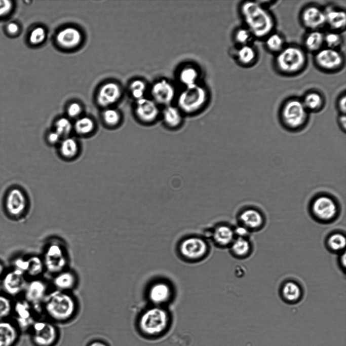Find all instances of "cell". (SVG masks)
<instances>
[{"instance_id":"obj_1","label":"cell","mask_w":346,"mask_h":346,"mask_svg":"<svg viewBox=\"0 0 346 346\" xmlns=\"http://www.w3.org/2000/svg\"><path fill=\"white\" fill-rule=\"evenodd\" d=\"M246 27L254 38L265 39L273 32L275 21L272 14L258 2H243L239 8Z\"/></svg>"},{"instance_id":"obj_2","label":"cell","mask_w":346,"mask_h":346,"mask_svg":"<svg viewBox=\"0 0 346 346\" xmlns=\"http://www.w3.org/2000/svg\"><path fill=\"white\" fill-rule=\"evenodd\" d=\"M50 319L57 322L69 320L77 311V302L69 292L55 290L48 293L41 304Z\"/></svg>"},{"instance_id":"obj_3","label":"cell","mask_w":346,"mask_h":346,"mask_svg":"<svg viewBox=\"0 0 346 346\" xmlns=\"http://www.w3.org/2000/svg\"><path fill=\"white\" fill-rule=\"evenodd\" d=\"M171 323V316L167 310L163 306L153 305L141 313L137 326L143 337L155 339L166 333Z\"/></svg>"},{"instance_id":"obj_4","label":"cell","mask_w":346,"mask_h":346,"mask_svg":"<svg viewBox=\"0 0 346 346\" xmlns=\"http://www.w3.org/2000/svg\"><path fill=\"white\" fill-rule=\"evenodd\" d=\"M310 112L302 100L296 98L286 100L281 106L278 119L281 126L290 133H298L307 126Z\"/></svg>"},{"instance_id":"obj_5","label":"cell","mask_w":346,"mask_h":346,"mask_svg":"<svg viewBox=\"0 0 346 346\" xmlns=\"http://www.w3.org/2000/svg\"><path fill=\"white\" fill-rule=\"evenodd\" d=\"M209 100L208 90L199 83L183 87L178 92L175 104L185 116H193L201 112L207 106Z\"/></svg>"},{"instance_id":"obj_6","label":"cell","mask_w":346,"mask_h":346,"mask_svg":"<svg viewBox=\"0 0 346 346\" xmlns=\"http://www.w3.org/2000/svg\"><path fill=\"white\" fill-rule=\"evenodd\" d=\"M307 56L303 49L292 45L285 47L276 55L275 66L281 73L293 75L302 71L306 65Z\"/></svg>"},{"instance_id":"obj_7","label":"cell","mask_w":346,"mask_h":346,"mask_svg":"<svg viewBox=\"0 0 346 346\" xmlns=\"http://www.w3.org/2000/svg\"><path fill=\"white\" fill-rule=\"evenodd\" d=\"M308 209L314 219L328 222L337 217L341 207L338 200L334 195L328 192L320 191L311 198Z\"/></svg>"},{"instance_id":"obj_8","label":"cell","mask_w":346,"mask_h":346,"mask_svg":"<svg viewBox=\"0 0 346 346\" xmlns=\"http://www.w3.org/2000/svg\"><path fill=\"white\" fill-rule=\"evenodd\" d=\"M3 206L10 218L19 219L27 213L29 206L28 196L25 189L18 184L9 186L3 197Z\"/></svg>"},{"instance_id":"obj_9","label":"cell","mask_w":346,"mask_h":346,"mask_svg":"<svg viewBox=\"0 0 346 346\" xmlns=\"http://www.w3.org/2000/svg\"><path fill=\"white\" fill-rule=\"evenodd\" d=\"M45 270L54 275L66 269L68 258L64 245L51 241L45 248L42 257Z\"/></svg>"},{"instance_id":"obj_10","label":"cell","mask_w":346,"mask_h":346,"mask_svg":"<svg viewBox=\"0 0 346 346\" xmlns=\"http://www.w3.org/2000/svg\"><path fill=\"white\" fill-rule=\"evenodd\" d=\"M177 94L174 84L165 78L158 79L149 86V97L161 108L174 104Z\"/></svg>"},{"instance_id":"obj_11","label":"cell","mask_w":346,"mask_h":346,"mask_svg":"<svg viewBox=\"0 0 346 346\" xmlns=\"http://www.w3.org/2000/svg\"><path fill=\"white\" fill-rule=\"evenodd\" d=\"M161 107L150 97L135 101L134 113L137 121L145 126H151L160 120Z\"/></svg>"},{"instance_id":"obj_12","label":"cell","mask_w":346,"mask_h":346,"mask_svg":"<svg viewBox=\"0 0 346 346\" xmlns=\"http://www.w3.org/2000/svg\"><path fill=\"white\" fill-rule=\"evenodd\" d=\"M314 61L321 70L334 72L341 69L344 63V56L338 49L323 48L315 53Z\"/></svg>"},{"instance_id":"obj_13","label":"cell","mask_w":346,"mask_h":346,"mask_svg":"<svg viewBox=\"0 0 346 346\" xmlns=\"http://www.w3.org/2000/svg\"><path fill=\"white\" fill-rule=\"evenodd\" d=\"M31 339L35 346H53L58 338L57 329L51 322L40 321L32 326Z\"/></svg>"},{"instance_id":"obj_14","label":"cell","mask_w":346,"mask_h":346,"mask_svg":"<svg viewBox=\"0 0 346 346\" xmlns=\"http://www.w3.org/2000/svg\"><path fill=\"white\" fill-rule=\"evenodd\" d=\"M24 273L15 268L6 272L2 278L1 286L4 294L16 297L23 294L27 281Z\"/></svg>"},{"instance_id":"obj_15","label":"cell","mask_w":346,"mask_h":346,"mask_svg":"<svg viewBox=\"0 0 346 346\" xmlns=\"http://www.w3.org/2000/svg\"><path fill=\"white\" fill-rule=\"evenodd\" d=\"M180 254L185 259L196 260L203 258L207 253L206 241L199 237H189L181 241L179 245Z\"/></svg>"},{"instance_id":"obj_16","label":"cell","mask_w":346,"mask_h":346,"mask_svg":"<svg viewBox=\"0 0 346 346\" xmlns=\"http://www.w3.org/2000/svg\"><path fill=\"white\" fill-rule=\"evenodd\" d=\"M23 294L24 299L33 308L38 307L48 294V285L45 280L39 278L32 279L27 282Z\"/></svg>"},{"instance_id":"obj_17","label":"cell","mask_w":346,"mask_h":346,"mask_svg":"<svg viewBox=\"0 0 346 346\" xmlns=\"http://www.w3.org/2000/svg\"><path fill=\"white\" fill-rule=\"evenodd\" d=\"M300 21L310 31L320 30L326 25L324 10L314 5L307 6L301 12Z\"/></svg>"},{"instance_id":"obj_18","label":"cell","mask_w":346,"mask_h":346,"mask_svg":"<svg viewBox=\"0 0 346 346\" xmlns=\"http://www.w3.org/2000/svg\"><path fill=\"white\" fill-rule=\"evenodd\" d=\"M13 268L24 273L26 276L37 278L45 271L42 257L32 255L27 257H19L13 261Z\"/></svg>"},{"instance_id":"obj_19","label":"cell","mask_w":346,"mask_h":346,"mask_svg":"<svg viewBox=\"0 0 346 346\" xmlns=\"http://www.w3.org/2000/svg\"><path fill=\"white\" fill-rule=\"evenodd\" d=\"M238 219L241 224L248 229H256L262 226L264 217L260 209L254 206L243 208L238 214Z\"/></svg>"},{"instance_id":"obj_20","label":"cell","mask_w":346,"mask_h":346,"mask_svg":"<svg viewBox=\"0 0 346 346\" xmlns=\"http://www.w3.org/2000/svg\"><path fill=\"white\" fill-rule=\"evenodd\" d=\"M184 117L178 107L173 104L161 108L160 120L168 129L176 130L182 126Z\"/></svg>"},{"instance_id":"obj_21","label":"cell","mask_w":346,"mask_h":346,"mask_svg":"<svg viewBox=\"0 0 346 346\" xmlns=\"http://www.w3.org/2000/svg\"><path fill=\"white\" fill-rule=\"evenodd\" d=\"M20 334L21 330L14 321L0 320V346H16Z\"/></svg>"},{"instance_id":"obj_22","label":"cell","mask_w":346,"mask_h":346,"mask_svg":"<svg viewBox=\"0 0 346 346\" xmlns=\"http://www.w3.org/2000/svg\"><path fill=\"white\" fill-rule=\"evenodd\" d=\"M172 295L171 286L162 281L152 284L148 291V298L155 306H163L171 299Z\"/></svg>"},{"instance_id":"obj_23","label":"cell","mask_w":346,"mask_h":346,"mask_svg":"<svg viewBox=\"0 0 346 346\" xmlns=\"http://www.w3.org/2000/svg\"><path fill=\"white\" fill-rule=\"evenodd\" d=\"M201 70L199 67L191 63L181 65L176 73V78L179 84L185 87L200 83Z\"/></svg>"},{"instance_id":"obj_24","label":"cell","mask_w":346,"mask_h":346,"mask_svg":"<svg viewBox=\"0 0 346 346\" xmlns=\"http://www.w3.org/2000/svg\"><path fill=\"white\" fill-rule=\"evenodd\" d=\"M55 290L69 292L77 285L76 274L67 268L54 275L52 281Z\"/></svg>"},{"instance_id":"obj_25","label":"cell","mask_w":346,"mask_h":346,"mask_svg":"<svg viewBox=\"0 0 346 346\" xmlns=\"http://www.w3.org/2000/svg\"><path fill=\"white\" fill-rule=\"evenodd\" d=\"M121 96V90L119 86L113 83H108L99 91L97 102L100 106L107 107L116 102Z\"/></svg>"},{"instance_id":"obj_26","label":"cell","mask_w":346,"mask_h":346,"mask_svg":"<svg viewBox=\"0 0 346 346\" xmlns=\"http://www.w3.org/2000/svg\"><path fill=\"white\" fill-rule=\"evenodd\" d=\"M326 24L332 31L340 32L344 30L346 25V15L344 11L331 7L324 10Z\"/></svg>"},{"instance_id":"obj_27","label":"cell","mask_w":346,"mask_h":346,"mask_svg":"<svg viewBox=\"0 0 346 346\" xmlns=\"http://www.w3.org/2000/svg\"><path fill=\"white\" fill-rule=\"evenodd\" d=\"M81 32L73 27H67L60 31L57 35L56 40L62 48L71 49L78 46L81 42Z\"/></svg>"},{"instance_id":"obj_28","label":"cell","mask_w":346,"mask_h":346,"mask_svg":"<svg viewBox=\"0 0 346 346\" xmlns=\"http://www.w3.org/2000/svg\"><path fill=\"white\" fill-rule=\"evenodd\" d=\"M33 307L25 299L18 300L14 303L13 313L15 314L16 321H14L21 330L24 323L32 319Z\"/></svg>"},{"instance_id":"obj_29","label":"cell","mask_w":346,"mask_h":346,"mask_svg":"<svg viewBox=\"0 0 346 346\" xmlns=\"http://www.w3.org/2000/svg\"><path fill=\"white\" fill-rule=\"evenodd\" d=\"M234 236L235 233L233 228L225 224L216 226L211 235L215 243L221 247L231 245L234 240Z\"/></svg>"},{"instance_id":"obj_30","label":"cell","mask_w":346,"mask_h":346,"mask_svg":"<svg viewBox=\"0 0 346 346\" xmlns=\"http://www.w3.org/2000/svg\"><path fill=\"white\" fill-rule=\"evenodd\" d=\"M257 57V51L251 44L239 46L235 53L237 61L244 67L253 65L256 62Z\"/></svg>"},{"instance_id":"obj_31","label":"cell","mask_w":346,"mask_h":346,"mask_svg":"<svg viewBox=\"0 0 346 346\" xmlns=\"http://www.w3.org/2000/svg\"><path fill=\"white\" fill-rule=\"evenodd\" d=\"M307 110L310 112L321 111L325 105V100L321 93L317 91L306 93L301 100Z\"/></svg>"},{"instance_id":"obj_32","label":"cell","mask_w":346,"mask_h":346,"mask_svg":"<svg viewBox=\"0 0 346 346\" xmlns=\"http://www.w3.org/2000/svg\"><path fill=\"white\" fill-rule=\"evenodd\" d=\"M305 49L310 52L316 53L324 45V34L320 30L310 31L304 39Z\"/></svg>"},{"instance_id":"obj_33","label":"cell","mask_w":346,"mask_h":346,"mask_svg":"<svg viewBox=\"0 0 346 346\" xmlns=\"http://www.w3.org/2000/svg\"><path fill=\"white\" fill-rule=\"evenodd\" d=\"M79 151V145L75 138L68 136L60 141L59 151L62 157L73 159L77 156Z\"/></svg>"},{"instance_id":"obj_34","label":"cell","mask_w":346,"mask_h":346,"mask_svg":"<svg viewBox=\"0 0 346 346\" xmlns=\"http://www.w3.org/2000/svg\"><path fill=\"white\" fill-rule=\"evenodd\" d=\"M282 295L287 302H297L301 297L302 291L300 286L295 282L287 281L282 286Z\"/></svg>"},{"instance_id":"obj_35","label":"cell","mask_w":346,"mask_h":346,"mask_svg":"<svg viewBox=\"0 0 346 346\" xmlns=\"http://www.w3.org/2000/svg\"><path fill=\"white\" fill-rule=\"evenodd\" d=\"M149 88L147 82L140 79L133 80L129 86L131 94L135 101L147 97Z\"/></svg>"},{"instance_id":"obj_36","label":"cell","mask_w":346,"mask_h":346,"mask_svg":"<svg viewBox=\"0 0 346 346\" xmlns=\"http://www.w3.org/2000/svg\"><path fill=\"white\" fill-rule=\"evenodd\" d=\"M95 128L94 121L88 117L79 118L73 125L74 131L81 135H87L92 133Z\"/></svg>"},{"instance_id":"obj_37","label":"cell","mask_w":346,"mask_h":346,"mask_svg":"<svg viewBox=\"0 0 346 346\" xmlns=\"http://www.w3.org/2000/svg\"><path fill=\"white\" fill-rule=\"evenodd\" d=\"M265 45L271 52L277 54L285 47L284 37L279 33L272 32L265 38Z\"/></svg>"},{"instance_id":"obj_38","label":"cell","mask_w":346,"mask_h":346,"mask_svg":"<svg viewBox=\"0 0 346 346\" xmlns=\"http://www.w3.org/2000/svg\"><path fill=\"white\" fill-rule=\"evenodd\" d=\"M230 245L233 254L238 257L247 256L251 250L250 243L245 238L238 237L234 240Z\"/></svg>"},{"instance_id":"obj_39","label":"cell","mask_w":346,"mask_h":346,"mask_svg":"<svg viewBox=\"0 0 346 346\" xmlns=\"http://www.w3.org/2000/svg\"><path fill=\"white\" fill-rule=\"evenodd\" d=\"M346 244L345 236L336 233L331 235L327 240L328 248L334 252H340L344 249Z\"/></svg>"},{"instance_id":"obj_40","label":"cell","mask_w":346,"mask_h":346,"mask_svg":"<svg viewBox=\"0 0 346 346\" xmlns=\"http://www.w3.org/2000/svg\"><path fill=\"white\" fill-rule=\"evenodd\" d=\"M254 38L251 32L246 27L237 29L234 34V41L239 46L251 45Z\"/></svg>"},{"instance_id":"obj_41","label":"cell","mask_w":346,"mask_h":346,"mask_svg":"<svg viewBox=\"0 0 346 346\" xmlns=\"http://www.w3.org/2000/svg\"><path fill=\"white\" fill-rule=\"evenodd\" d=\"M14 303L5 294H0V320L7 319L12 314Z\"/></svg>"},{"instance_id":"obj_42","label":"cell","mask_w":346,"mask_h":346,"mask_svg":"<svg viewBox=\"0 0 346 346\" xmlns=\"http://www.w3.org/2000/svg\"><path fill=\"white\" fill-rule=\"evenodd\" d=\"M72 129L73 125L69 119L67 118H59L55 123L54 130L62 137H68Z\"/></svg>"},{"instance_id":"obj_43","label":"cell","mask_w":346,"mask_h":346,"mask_svg":"<svg viewBox=\"0 0 346 346\" xmlns=\"http://www.w3.org/2000/svg\"><path fill=\"white\" fill-rule=\"evenodd\" d=\"M342 42V36L339 32L331 30L324 34V45L327 48L338 49Z\"/></svg>"},{"instance_id":"obj_44","label":"cell","mask_w":346,"mask_h":346,"mask_svg":"<svg viewBox=\"0 0 346 346\" xmlns=\"http://www.w3.org/2000/svg\"><path fill=\"white\" fill-rule=\"evenodd\" d=\"M102 118L105 124L110 127L117 126L121 121L120 113L118 110L113 108L105 110L102 114Z\"/></svg>"},{"instance_id":"obj_45","label":"cell","mask_w":346,"mask_h":346,"mask_svg":"<svg viewBox=\"0 0 346 346\" xmlns=\"http://www.w3.org/2000/svg\"><path fill=\"white\" fill-rule=\"evenodd\" d=\"M46 37L45 29L42 27H36L30 32L29 35V43L33 45L42 43Z\"/></svg>"},{"instance_id":"obj_46","label":"cell","mask_w":346,"mask_h":346,"mask_svg":"<svg viewBox=\"0 0 346 346\" xmlns=\"http://www.w3.org/2000/svg\"><path fill=\"white\" fill-rule=\"evenodd\" d=\"M13 6L11 1L0 0V18L8 16L12 12Z\"/></svg>"},{"instance_id":"obj_47","label":"cell","mask_w":346,"mask_h":346,"mask_svg":"<svg viewBox=\"0 0 346 346\" xmlns=\"http://www.w3.org/2000/svg\"><path fill=\"white\" fill-rule=\"evenodd\" d=\"M82 110L81 106L79 103L74 102L69 105L67 109V113L70 118H76L80 115Z\"/></svg>"},{"instance_id":"obj_48","label":"cell","mask_w":346,"mask_h":346,"mask_svg":"<svg viewBox=\"0 0 346 346\" xmlns=\"http://www.w3.org/2000/svg\"><path fill=\"white\" fill-rule=\"evenodd\" d=\"M62 137L54 130L49 132L47 139L49 143L56 144L61 141Z\"/></svg>"},{"instance_id":"obj_49","label":"cell","mask_w":346,"mask_h":346,"mask_svg":"<svg viewBox=\"0 0 346 346\" xmlns=\"http://www.w3.org/2000/svg\"><path fill=\"white\" fill-rule=\"evenodd\" d=\"M345 102L346 96L345 94H343L338 98L337 102V107L339 114H345Z\"/></svg>"},{"instance_id":"obj_50","label":"cell","mask_w":346,"mask_h":346,"mask_svg":"<svg viewBox=\"0 0 346 346\" xmlns=\"http://www.w3.org/2000/svg\"><path fill=\"white\" fill-rule=\"evenodd\" d=\"M6 30L10 35H15L19 32L20 27L17 23L15 22H11L8 24L6 27Z\"/></svg>"},{"instance_id":"obj_51","label":"cell","mask_w":346,"mask_h":346,"mask_svg":"<svg viewBox=\"0 0 346 346\" xmlns=\"http://www.w3.org/2000/svg\"><path fill=\"white\" fill-rule=\"evenodd\" d=\"M337 122L340 130L345 133L346 130V117L345 114H339L337 117Z\"/></svg>"},{"instance_id":"obj_52","label":"cell","mask_w":346,"mask_h":346,"mask_svg":"<svg viewBox=\"0 0 346 346\" xmlns=\"http://www.w3.org/2000/svg\"><path fill=\"white\" fill-rule=\"evenodd\" d=\"M235 235L238 236V237L244 238L249 234V229L243 225L237 226L234 230Z\"/></svg>"},{"instance_id":"obj_53","label":"cell","mask_w":346,"mask_h":346,"mask_svg":"<svg viewBox=\"0 0 346 346\" xmlns=\"http://www.w3.org/2000/svg\"><path fill=\"white\" fill-rule=\"evenodd\" d=\"M89 346H107V345L101 341H94L91 342Z\"/></svg>"},{"instance_id":"obj_54","label":"cell","mask_w":346,"mask_h":346,"mask_svg":"<svg viewBox=\"0 0 346 346\" xmlns=\"http://www.w3.org/2000/svg\"><path fill=\"white\" fill-rule=\"evenodd\" d=\"M6 271L5 265L2 262L0 261V278L2 279Z\"/></svg>"},{"instance_id":"obj_55","label":"cell","mask_w":346,"mask_h":346,"mask_svg":"<svg viewBox=\"0 0 346 346\" xmlns=\"http://www.w3.org/2000/svg\"><path fill=\"white\" fill-rule=\"evenodd\" d=\"M340 264L342 265L343 268L345 266V254L344 253L343 254L340 258Z\"/></svg>"}]
</instances>
